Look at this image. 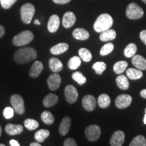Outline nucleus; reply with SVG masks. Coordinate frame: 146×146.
Listing matches in <instances>:
<instances>
[{
	"mask_svg": "<svg viewBox=\"0 0 146 146\" xmlns=\"http://www.w3.org/2000/svg\"><path fill=\"white\" fill-rule=\"evenodd\" d=\"M37 57V53L32 47H23L15 52L14 59L18 64L29 63L35 60Z\"/></svg>",
	"mask_w": 146,
	"mask_h": 146,
	"instance_id": "f257e3e1",
	"label": "nucleus"
},
{
	"mask_svg": "<svg viewBox=\"0 0 146 146\" xmlns=\"http://www.w3.org/2000/svg\"><path fill=\"white\" fill-rule=\"evenodd\" d=\"M113 25V19L108 14H102L98 16L94 25V29L97 33H102L110 29Z\"/></svg>",
	"mask_w": 146,
	"mask_h": 146,
	"instance_id": "f03ea898",
	"label": "nucleus"
},
{
	"mask_svg": "<svg viewBox=\"0 0 146 146\" xmlns=\"http://www.w3.org/2000/svg\"><path fill=\"white\" fill-rule=\"evenodd\" d=\"M35 12V8L32 3H27L24 4L21 8V20L25 24H30Z\"/></svg>",
	"mask_w": 146,
	"mask_h": 146,
	"instance_id": "7ed1b4c3",
	"label": "nucleus"
},
{
	"mask_svg": "<svg viewBox=\"0 0 146 146\" xmlns=\"http://www.w3.org/2000/svg\"><path fill=\"white\" fill-rule=\"evenodd\" d=\"M33 38L34 35L32 32L29 31H25L14 36L12 42L16 46H23L30 43Z\"/></svg>",
	"mask_w": 146,
	"mask_h": 146,
	"instance_id": "20e7f679",
	"label": "nucleus"
},
{
	"mask_svg": "<svg viewBox=\"0 0 146 146\" xmlns=\"http://www.w3.org/2000/svg\"><path fill=\"white\" fill-rule=\"evenodd\" d=\"M126 14L129 19L136 20L143 17L144 12L143 9L139 5L135 3H131L128 5L126 10Z\"/></svg>",
	"mask_w": 146,
	"mask_h": 146,
	"instance_id": "39448f33",
	"label": "nucleus"
},
{
	"mask_svg": "<svg viewBox=\"0 0 146 146\" xmlns=\"http://www.w3.org/2000/svg\"><path fill=\"white\" fill-rule=\"evenodd\" d=\"M10 103L14 111L18 114H23L25 112V102L22 97L18 94H14L10 98Z\"/></svg>",
	"mask_w": 146,
	"mask_h": 146,
	"instance_id": "423d86ee",
	"label": "nucleus"
},
{
	"mask_svg": "<svg viewBox=\"0 0 146 146\" xmlns=\"http://www.w3.org/2000/svg\"><path fill=\"white\" fill-rule=\"evenodd\" d=\"M85 136L89 141H95L100 138L101 129L98 125H89L85 129Z\"/></svg>",
	"mask_w": 146,
	"mask_h": 146,
	"instance_id": "0eeeda50",
	"label": "nucleus"
},
{
	"mask_svg": "<svg viewBox=\"0 0 146 146\" xmlns=\"http://www.w3.org/2000/svg\"><path fill=\"white\" fill-rule=\"evenodd\" d=\"M64 96L68 103L74 104L78 99V91L73 85H67L64 89Z\"/></svg>",
	"mask_w": 146,
	"mask_h": 146,
	"instance_id": "6e6552de",
	"label": "nucleus"
},
{
	"mask_svg": "<svg viewBox=\"0 0 146 146\" xmlns=\"http://www.w3.org/2000/svg\"><path fill=\"white\" fill-rule=\"evenodd\" d=\"M132 102V97L128 94L118 96L115 100V105L119 109H125L129 107Z\"/></svg>",
	"mask_w": 146,
	"mask_h": 146,
	"instance_id": "1a4fd4ad",
	"label": "nucleus"
},
{
	"mask_svg": "<svg viewBox=\"0 0 146 146\" xmlns=\"http://www.w3.org/2000/svg\"><path fill=\"white\" fill-rule=\"evenodd\" d=\"M47 83L50 90H57L61 84V76L59 74H58V72L53 73L47 78Z\"/></svg>",
	"mask_w": 146,
	"mask_h": 146,
	"instance_id": "9d476101",
	"label": "nucleus"
},
{
	"mask_svg": "<svg viewBox=\"0 0 146 146\" xmlns=\"http://www.w3.org/2000/svg\"><path fill=\"white\" fill-rule=\"evenodd\" d=\"M96 100L91 95H87L82 100V105L85 110L91 112L94 111L96 107Z\"/></svg>",
	"mask_w": 146,
	"mask_h": 146,
	"instance_id": "9b49d317",
	"label": "nucleus"
},
{
	"mask_svg": "<svg viewBox=\"0 0 146 146\" xmlns=\"http://www.w3.org/2000/svg\"><path fill=\"white\" fill-rule=\"evenodd\" d=\"M125 135L122 131H116L113 133L110 138V143L112 146H121L125 141Z\"/></svg>",
	"mask_w": 146,
	"mask_h": 146,
	"instance_id": "f8f14e48",
	"label": "nucleus"
},
{
	"mask_svg": "<svg viewBox=\"0 0 146 146\" xmlns=\"http://www.w3.org/2000/svg\"><path fill=\"white\" fill-rule=\"evenodd\" d=\"M76 22V16L72 12H67L63 16L62 25L66 29H69L74 25Z\"/></svg>",
	"mask_w": 146,
	"mask_h": 146,
	"instance_id": "ddd939ff",
	"label": "nucleus"
},
{
	"mask_svg": "<svg viewBox=\"0 0 146 146\" xmlns=\"http://www.w3.org/2000/svg\"><path fill=\"white\" fill-rule=\"evenodd\" d=\"M60 27V18L56 14L51 16L47 23V29L50 33H54L58 31Z\"/></svg>",
	"mask_w": 146,
	"mask_h": 146,
	"instance_id": "4468645a",
	"label": "nucleus"
},
{
	"mask_svg": "<svg viewBox=\"0 0 146 146\" xmlns=\"http://www.w3.org/2000/svg\"><path fill=\"white\" fill-rule=\"evenodd\" d=\"M71 125V119L69 116H65L62 120L59 126V133L62 136L66 135L67 133L70 130Z\"/></svg>",
	"mask_w": 146,
	"mask_h": 146,
	"instance_id": "2eb2a0df",
	"label": "nucleus"
},
{
	"mask_svg": "<svg viewBox=\"0 0 146 146\" xmlns=\"http://www.w3.org/2000/svg\"><path fill=\"white\" fill-rule=\"evenodd\" d=\"M132 64L136 68L141 70H146V60L140 55H135L133 56Z\"/></svg>",
	"mask_w": 146,
	"mask_h": 146,
	"instance_id": "dca6fc26",
	"label": "nucleus"
},
{
	"mask_svg": "<svg viewBox=\"0 0 146 146\" xmlns=\"http://www.w3.org/2000/svg\"><path fill=\"white\" fill-rule=\"evenodd\" d=\"M5 131L7 134L10 135H16L21 134L23 131V127L21 125H14V124H8L5 127Z\"/></svg>",
	"mask_w": 146,
	"mask_h": 146,
	"instance_id": "f3484780",
	"label": "nucleus"
},
{
	"mask_svg": "<svg viewBox=\"0 0 146 146\" xmlns=\"http://www.w3.org/2000/svg\"><path fill=\"white\" fill-rule=\"evenodd\" d=\"M43 69V65L40 61H36L32 65L29 71V75L32 78H36L39 76Z\"/></svg>",
	"mask_w": 146,
	"mask_h": 146,
	"instance_id": "a211bd4d",
	"label": "nucleus"
},
{
	"mask_svg": "<svg viewBox=\"0 0 146 146\" xmlns=\"http://www.w3.org/2000/svg\"><path fill=\"white\" fill-rule=\"evenodd\" d=\"M49 66L50 70L53 72H59L62 70L63 64L59 59L56 58H52L49 60Z\"/></svg>",
	"mask_w": 146,
	"mask_h": 146,
	"instance_id": "6ab92c4d",
	"label": "nucleus"
},
{
	"mask_svg": "<svg viewBox=\"0 0 146 146\" xmlns=\"http://www.w3.org/2000/svg\"><path fill=\"white\" fill-rule=\"evenodd\" d=\"M72 35L74 39L80 41H85L89 39V33L87 30L84 29L78 28L74 30L72 33Z\"/></svg>",
	"mask_w": 146,
	"mask_h": 146,
	"instance_id": "aec40b11",
	"label": "nucleus"
},
{
	"mask_svg": "<svg viewBox=\"0 0 146 146\" xmlns=\"http://www.w3.org/2000/svg\"><path fill=\"white\" fill-rule=\"evenodd\" d=\"M69 46L66 43H60L53 46L50 49L51 54L53 55H59L66 52L68 50Z\"/></svg>",
	"mask_w": 146,
	"mask_h": 146,
	"instance_id": "412c9836",
	"label": "nucleus"
},
{
	"mask_svg": "<svg viewBox=\"0 0 146 146\" xmlns=\"http://www.w3.org/2000/svg\"><path fill=\"white\" fill-rule=\"evenodd\" d=\"M58 98L56 94H50L47 95L43 100V104L45 108H50L54 106L58 103Z\"/></svg>",
	"mask_w": 146,
	"mask_h": 146,
	"instance_id": "4be33fe9",
	"label": "nucleus"
},
{
	"mask_svg": "<svg viewBox=\"0 0 146 146\" xmlns=\"http://www.w3.org/2000/svg\"><path fill=\"white\" fill-rule=\"evenodd\" d=\"M116 31L113 29H109L101 33L100 35V39L102 41H108L114 39L116 38Z\"/></svg>",
	"mask_w": 146,
	"mask_h": 146,
	"instance_id": "5701e85b",
	"label": "nucleus"
},
{
	"mask_svg": "<svg viewBox=\"0 0 146 146\" xmlns=\"http://www.w3.org/2000/svg\"><path fill=\"white\" fill-rule=\"evenodd\" d=\"M116 82L117 84V86L120 89L123 90H127L129 87V82L127 77L123 74H120L117 76L116 78Z\"/></svg>",
	"mask_w": 146,
	"mask_h": 146,
	"instance_id": "b1692460",
	"label": "nucleus"
},
{
	"mask_svg": "<svg viewBox=\"0 0 146 146\" xmlns=\"http://www.w3.org/2000/svg\"><path fill=\"white\" fill-rule=\"evenodd\" d=\"M127 76L131 80H137L143 76V72L137 68H129L126 72Z\"/></svg>",
	"mask_w": 146,
	"mask_h": 146,
	"instance_id": "393cba45",
	"label": "nucleus"
},
{
	"mask_svg": "<svg viewBox=\"0 0 146 146\" xmlns=\"http://www.w3.org/2000/svg\"><path fill=\"white\" fill-rule=\"evenodd\" d=\"M50 131L46 129H40L35 134V139L39 143H43L50 136Z\"/></svg>",
	"mask_w": 146,
	"mask_h": 146,
	"instance_id": "a878e982",
	"label": "nucleus"
},
{
	"mask_svg": "<svg viewBox=\"0 0 146 146\" xmlns=\"http://www.w3.org/2000/svg\"><path fill=\"white\" fill-rule=\"evenodd\" d=\"M98 103L100 108H106L109 106L111 103L110 98L107 94H101L98 99Z\"/></svg>",
	"mask_w": 146,
	"mask_h": 146,
	"instance_id": "bb28decb",
	"label": "nucleus"
},
{
	"mask_svg": "<svg viewBox=\"0 0 146 146\" xmlns=\"http://www.w3.org/2000/svg\"><path fill=\"white\" fill-rule=\"evenodd\" d=\"M127 66H128V63L127 62L119 61L114 64L113 69H114V72L116 73V74H121L122 73L125 72L126 68H127Z\"/></svg>",
	"mask_w": 146,
	"mask_h": 146,
	"instance_id": "cd10ccee",
	"label": "nucleus"
},
{
	"mask_svg": "<svg viewBox=\"0 0 146 146\" xmlns=\"http://www.w3.org/2000/svg\"><path fill=\"white\" fill-rule=\"evenodd\" d=\"M42 121L46 125H52L54 122V116L50 111H44L41 115Z\"/></svg>",
	"mask_w": 146,
	"mask_h": 146,
	"instance_id": "c85d7f7f",
	"label": "nucleus"
},
{
	"mask_svg": "<svg viewBox=\"0 0 146 146\" xmlns=\"http://www.w3.org/2000/svg\"><path fill=\"white\" fill-rule=\"evenodd\" d=\"M78 55H79V57L86 62H89L92 59V54L90 51L86 48L80 49L78 50Z\"/></svg>",
	"mask_w": 146,
	"mask_h": 146,
	"instance_id": "c756f323",
	"label": "nucleus"
},
{
	"mask_svg": "<svg viewBox=\"0 0 146 146\" xmlns=\"http://www.w3.org/2000/svg\"><path fill=\"white\" fill-rule=\"evenodd\" d=\"M81 64V60L80 57L78 56H73L69 60L68 66L70 70H76Z\"/></svg>",
	"mask_w": 146,
	"mask_h": 146,
	"instance_id": "7c9ffc66",
	"label": "nucleus"
},
{
	"mask_svg": "<svg viewBox=\"0 0 146 146\" xmlns=\"http://www.w3.org/2000/svg\"><path fill=\"white\" fill-rule=\"evenodd\" d=\"M137 52V46L134 43H130L126 47L124 50V54L127 58H131L135 55Z\"/></svg>",
	"mask_w": 146,
	"mask_h": 146,
	"instance_id": "2f4dec72",
	"label": "nucleus"
},
{
	"mask_svg": "<svg viewBox=\"0 0 146 146\" xmlns=\"http://www.w3.org/2000/svg\"><path fill=\"white\" fill-rule=\"evenodd\" d=\"M25 127L29 131H34L39 127V123L32 118H27L24 121Z\"/></svg>",
	"mask_w": 146,
	"mask_h": 146,
	"instance_id": "473e14b6",
	"label": "nucleus"
},
{
	"mask_svg": "<svg viewBox=\"0 0 146 146\" xmlns=\"http://www.w3.org/2000/svg\"><path fill=\"white\" fill-rule=\"evenodd\" d=\"M72 78L80 85H83L87 82L86 77L81 72H74L72 73Z\"/></svg>",
	"mask_w": 146,
	"mask_h": 146,
	"instance_id": "72a5a7b5",
	"label": "nucleus"
},
{
	"mask_svg": "<svg viewBox=\"0 0 146 146\" xmlns=\"http://www.w3.org/2000/svg\"><path fill=\"white\" fill-rule=\"evenodd\" d=\"M130 146H145L146 141L143 135L136 136L129 144Z\"/></svg>",
	"mask_w": 146,
	"mask_h": 146,
	"instance_id": "f704fd0d",
	"label": "nucleus"
},
{
	"mask_svg": "<svg viewBox=\"0 0 146 146\" xmlns=\"http://www.w3.org/2000/svg\"><path fill=\"white\" fill-rule=\"evenodd\" d=\"M93 69L98 74H102L106 68V64L104 62H96L92 66Z\"/></svg>",
	"mask_w": 146,
	"mask_h": 146,
	"instance_id": "c9c22d12",
	"label": "nucleus"
},
{
	"mask_svg": "<svg viewBox=\"0 0 146 146\" xmlns=\"http://www.w3.org/2000/svg\"><path fill=\"white\" fill-rule=\"evenodd\" d=\"M114 50V45L112 43H108L102 47L100 50V55L102 56H105L110 54Z\"/></svg>",
	"mask_w": 146,
	"mask_h": 146,
	"instance_id": "e433bc0d",
	"label": "nucleus"
},
{
	"mask_svg": "<svg viewBox=\"0 0 146 146\" xmlns=\"http://www.w3.org/2000/svg\"><path fill=\"white\" fill-rule=\"evenodd\" d=\"M3 116L6 119H10L14 116V110L13 108L6 107L3 110Z\"/></svg>",
	"mask_w": 146,
	"mask_h": 146,
	"instance_id": "4c0bfd02",
	"label": "nucleus"
},
{
	"mask_svg": "<svg viewBox=\"0 0 146 146\" xmlns=\"http://www.w3.org/2000/svg\"><path fill=\"white\" fill-rule=\"evenodd\" d=\"M17 0H0L1 7L4 9H9L13 5Z\"/></svg>",
	"mask_w": 146,
	"mask_h": 146,
	"instance_id": "58836bf2",
	"label": "nucleus"
},
{
	"mask_svg": "<svg viewBox=\"0 0 146 146\" xmlns=\"http://www.w3.org/2000/svg\"><path fill=\"white\" fill-rule=\"evenodd\" d=\"M64 146H76L77 143H76L75 140L72 138H68L64 141Z\"/></svg>",
	"mask_w": 146,
	"mask_h": 146,
	"instance_id": "ea45409f",
	"label": "nucleus"
},
{
	"mask_svg": "<svg viewBox=\"0 0 146 146\" xmlns=\"http://www.w3.org/2000/svg\"><path fill=\"white\" fill-rule=\"evenodd\" d=\"M140 39L142 41H143V43H144L146 45V30H143L140 33Z\"/></svg>",
	"mask_w": 146,
	"mask_h": 146,
	"instance_id": "a19ab883",
	"label": "nucleus"
},
{
	"mask_svg": "<svg viewBox=\"0 0 146 146\" xmlns=\"http://www.w3.org/2000/svg\"><path fill=\"white\" fill-rule=\"evenodd\" d=\"M70 1L71 0H53V1L57 4H66L70 2Z\"/></svg>",
	"mask_w": 146,
	"mask_h": 146,
	"instance_id": "79ce46f5",
	"label": "nucleus"
},
{
	"mask_svg": "<svg viewBox=\"0 0 146 146\" xmlns=\"http://www.w3.org/2000/svg\"><path fill=\"white\" fill-rule=\"evenodd\" d=\"M10 145L11 146H20V143L16 140L12 139L10 141Z\"/></svg>",
	"mask_w": 146,
	"mask_h": 146,
	"instance_id": "37998d69",
	"label": "nucleus"
},
{
	"mask_svg": "<svg viewBox=\"0 0 146 146\" xmlns=\"http://www.w3.org/2000/svg\"><path fill=\"white\" fill-rule=\"evenodd\" d=\"M5 34V29L4 27L0 25V38H1Z\"/></svg>",
	"mask_w": 146,
	"mask_h": 146,
	"instance_id": "c03bdc74",
	"label": "nucleus"
},
{
	"mask_svg": "<svg viewBox=\"0 0 146 146\" xmlns=\"http://www.w3.org/2000/svg\"><path fill=\"white\" fill-rule=\"evenodd\" d=\"M140 95H141L142 98H144V99H146V89H143V90L141 91Z\"/></svg>",
	"mask_w": 146,
	"mask_h": 146,
	"instance_id": "a18cd8bd",
	"label": "nucleus"
},
{
	"mask_svg": "<svg viewBox=\"0 0 146 146\" xmlns=\"http://www.w3.org/2000/svg\"><path fill=\"white\" fill-rule=\"evenodd\" d=\"M30 146H41V144L39 143V142H33L30 144Z\"/></svg>",
	"mask_w": 146,
	"mask_h": 146,
	"instance_id": "49530a36",
	"label": "nucleus"
},
{
	"mask_svg": "<svg viewBox=\"0 0 146 146\" xmlns=\"http://www.w3.org/2000/svg\"><path fill=\"white\" fill-rule=\"evenodd\" d=\"M143 123L145 125H146V109H145V116H144V118H143Z\"/></svg>",
	"mask_w": 146,
	"mask_h": 146,
	"instance_id": "de8ad7c7",
	"label": "nucleus"
},
{
	"mask_svg": "<svg viewBox=\"0 0 146 146\" xmlns=\"http://www.w3.org/2000/svg\"><path fill=\"white\" fill-rule=\"evenodd\" d=\"M35 25H40V23H39V21H38V20H35Z\"/></svg>",
	"mask_w": 146,
	"mask_h": 146,
	"instance_id": "09e8293b",
	"label": "nucleus"
},
{
	"mask_svg": "<svg viewBox=\"0 0 146 146\" xmlns=\"http://www.w3.org/2000/svg\"><path fill=\"white\" fill-rule=\"evenodd\" d=\"M1 133H2V130H1V126H0V137L1 135Z\"/></svg>",
	"mask_w": 146,
	"mask_h": 146,
	"instance_id": "8fccbe9b",
	"label": "nucleus"
},
{
	"mask_svg": "<svg viewBox=\"0 0 146 146\" xmlns=\"http://www.w3.org/2000/svg\"><path fill=\"white\" fill-rule=\"evenodd\" d=\"M142 1H143V2H144L145 3H146V0H141Z\"/></svg>",
	"mask_w": 146,
	"mask_h": 146,
	"instance_id": "3c124183",
	"label": "nucleus"
},
{
	"mask_svg": "<svg viewBox=\"0 0 146 146\" xmlns=\"http://www.w3.org/2000/svg\"><path fill=\"white\" fill-rule=\"evenodd\" d=\"M0 146H5L4 144H0Z\"/></svg>",
	"mask_w": 146,
	"mask_h": 146,
	"instance_id": "603ef678",
	"label": "nucleus"
}]
</instances>
